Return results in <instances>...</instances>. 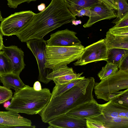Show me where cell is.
I'll return each instance as SVG.
<instances>
[{
  "instance_id": "28",
  "label": "cell",
  "mask_w": 128,
  "mask_h": 128,
  "mask_svg": "<svg viewBox=\"0 0 128 128\" xmlns=\"http://www.w3.org/2000/svg\"><path fill=\"white\" fill-rule=\"evenodd\" d=\"M114 35L118 36H128V26L116 28L113 27L108 31Z\"/></svg>"
},
{
  "instance_id": "20",
  "label": "cell",
  "mask_w": 128,
  "mask_h": 128,
  "mask_svg": "<svg viewBox=\"0 0 128 128\" xmlns=\"http://www.w3.org/2000/svg\"><path fill=\"white\" fill-rule=\"evenodd\" d=\"M64 0L69 10L74 16L77 11L83 8H90L100 2L99 0Z\"/></svg>"
},
{
  "instance_id": "40",
  "label": "cell",
  "mask_w": 128,
  "mask_h": 128,
  "mask_svg": "<svg viewBox=\"0 0 128 128\" xmlns=\"http://www.w3.org/2000/svg\"><path fill=\"white\" fill-rule=\"evenodd\" d=\"M127 2V1L128 0H126Z\"/></svg>"
},
{
  "instance_id": "1",
  "label": "cell",
  "mask_w": 128,
  "mask_h": 128,
  "mask_svg": "<svg viewBox=\"0 0 128 128\" xmlns=\"http://www.w3.org/2000/svg\"><path fill=\"white\" fill-rule=\"evenodd\" d=\"M76 19L64 0H52L47 7L35 14L16 35L22 42L32 39H42L50 32Z\"/></svg>"
},
{
  "instance_id": "35",
  "label": "cell",
  "mask_w": 128,
  "mask_h": 128,
  "mask_svg": "<svg viewBox=\"0 0 128 128\" xmlns=\"http://www.w3.org/2000/svg\"><path fill=\"white\" fill-rule=\"evenodd\" d=\"M33 88L34 90L36 91H39L42 89L40 82L38 81L36 82L34 85Z\"/></svg>"
},
{
  "instance_id": "21",
  "label": "cell",
  "mask_w": 128,
  "mask_h": 128,
  "mask_svg": "<svg viewBox=\"0 0 128 128\" xmlns=\"http://www.w3.org/2000/svg\"><path fill=\"white\" fill-rule=\"evenodd\" d=\"M128 54V50L116 48L108 49L106 61L107 63L114 64L118 66L122 59Z\"/></svg>"
},
{
  "instance_id": "22",
  "label": "cell",
  "mask_w": 128,
  "mask_h": 128,
  "mask_svg": "<svg viewBox=\"0 0 128 128\" xmlns=\"http://www.w3.org/2000/svg\"><path fill=\"white\" fill-rule=\"evenodd\" d=\"M84 78V76H81L64 84L55 85L51 93L50 98H54L63 93L76 85Z\"/></svg>"
},
{
  "instance_id": "2",
  "label": "cell",
  "mask_w": 128,
  "mask_h": 128,
  "mask_svg": "<svg viewBox=\"0 0 128 128\" xmlns=\"http://www.w3.org/2000/svg\"><path fill=\"white\" fill-rule=\"evenodd\" d=\"M95 83L93 77L84 78L63 93L50 98L39 114L42 121L48 123L80 105L94 100L92 93Z\"/></svg>"
},
{
  "instance_id": "14",
  "label": "cell",
  "mask_w": 128,
  "mask_h": 128,
  "mask_svg": "<svg viewBox=\"0 0 128 128\" xmlns=\"http://www.w3.org/2000/svg\"><path fill=\"white\" fill-rule=\"evenodd\" d=\"M49 128H87L86 119L72 116L66 114L61 115L48 123Z\"/></svg>"
},
{
  "instance_id": "34",
  "label": "cell",
  "mask_w": 128,
  "mask_h": 128,
  "mask_svg": "<svg viewBox=\"0 0 128 128\" xmlns=\"http://www.w3.org/2000/svg\"><path fill=\"white\" fill-rule=\"evenodd\" d=\"M108 8L117 10V6L111 0H99Z\"/></svg>"
},
{
  "instance_id": "10",
  "label": "cell",
  "mask_w": 128,
  "mask_h": 128,
  "mask_svg": "<svg viewBox=\"0 0 128 128\" xmlns=\"http://www.w3.org/2000/svg\"><path fill=\"white\" fill-rule=\"evenodd\" d=\"M31 120L20 116L17 112L8 111H0V128L19 127L35 128Z\"/></svg>"
},
{
  "instance_id": "17",
  "label": "cell",
  "mask_w": 128,
  "mask_h": 128,
  "mask_svg": "<svg viewBox=\"0 0 128 128\" xmlns=\"http://www.w3.org/2000/svg\"><path fill=\"white\" fill-rule=\"evenodd\" d=\"M100 104L102 114L106 116L114 117H128V107L111 102Z\"/></svg>"
},
{
  "instance_id": "16",
  "label": "cell",
  "mask_w": 128,
  "mask_h": 128,
  "mask_svg": "<svg viewBox=\"0 0 128 128\" xmlns=\"http://www.w3.org/2000/svg\"><path fill=\"white\" fill-rule=\"evenodd\" d=\"M101 123L104 128H128V118L105 116L103 114L87 118Z\"/></svg>"
},
{
  "instance_id": "26",
  "label": "cell",
  "mask_w": 128,
  "mask_h": 128,
  "mask_svg": "<svg viewBox=\"0 0 128 128\" xmlns=\"http://www.w3.org/2000/svg\"><path fill=\"white\" fill-rule=\"evenodd\" d=\"M117 6L118 12L116 18L112 22L115 24L125 13L128 12V4L126 0H117Z\"/></svg>"
},
{
  "instance_id": "29",
  "label": "cell",
  "mask_w": 128,
  "mask_h": 128,
  "mask_svg": "<svg viewBox=\"0 0 128 128\" xmlns=\"http://www.w3.org/2000/svg\"><path fill=\"white\" fill-rule=\"evenodd\" d=\"M115 24L113 27L121 28L128 26V12L125 13Z\"/></svg>"
},
{
  "instance_id": "9",
  "label": "cell",
  "mask_w": 128,
  "mask_h": 128,
  "mask_svg": "<svg viewBox=\"0 0 128 128\" xmlns=\"http://www.w3.org/2000/svg\"><path fill=\"white\" fill-rule=\"evenodd\" d=\"M76 32L68 29L58 30L50 35L49 39L46 41V45L50 46H70L81 44L76 36Z\"/></svg>"
},
{
  "instance_id": "7",
  "label": "cell",
  "mask_w": 128,
  "mask_h": 128,
  "mask_svg": "<svg viewBox=\"0 0 128 128\" xmlns=\"http://www.w3.org/2000/svg\"><path fill=\"white\" fill-rule=\"evenodd\" d=\"M28 48L32 52L36 58L38 64L39 75L38 80L47 84L51 81L47 79V76L52 72L51 70L46 68V62L45 49L46 41L42 39H32L26 42Z\"/></svg>"
},
{
  "instance_id": "18",
  "label": "cell",
  "mask_w": 128,
  "mask_h": 128,
  "mask_svg": "<svg viewBox=\"0 0 128 128\" xmlns=\"http://www.w3.org/2000/svg\"><path fill=\"white\" fill-rule=\"evenodd\" d=\"M104 39L108 49L116 48L128 50V36L114 35L108 31Z\"/></svg>"
},
{
  "instance_id": "23",
  "label": "cell",
  "mask_w": 128,
  "mask_h": 128,
  "mask_svg": "<svg viewBox=\"0 0 128 128\" xmlns=\"http://www.w3.org/2000/svg\"><path fill=\"white\" fill-rule=\"evenodd\" d=\"M13 70L11 60L4 51L0 50V75L12 73Z\"/></svg>"
},
{
  "instance_id": "36",
  "label": "cell",
  "mask_w": 128,
  "mask_h": 128,
  "mask_svg": "<svg viewBox=\"0 0 128 128\" xmlns=\"http://www.w3.org/2000/svg\"><path fill=\"white\" fill-rule=\"evenodd\" d=\"M38 8L39 11L42 12L46 8L45 4L43 3H42L38 6Z\"/></svg>"
},
{
  "instance_id": "24",
  "label": "cell",
  "mask_w": 128,
  "mask_h": 128,
  "mask_svg": "<svg viewBox=\"0 0 128 128\" xmlns=\"http://www.w3.org/2000/svg\"><path fill=\"white\" fill-rule=\"evenodd\" d=\"M109 99L111 102L128 107V88L123 91L111 93Z\"/></svg>"
},
{
  "instance_id": "3",
  "label": "cell",
  "mask_w": 128,
  "mask_h": 128,
  "mask_svg": "<svg viewBox=\"0 0 128 128\" xmlns=\"http://www.w3.org/2000/svg\"><path fill=\"white\" fill-rule=\"evenodd\" d=\"M14 93L6 109L29 115L39 114L48 103L51 96L48 88L36 91L33 87L26 85Z\"/></svg>"
},
{
  "instance_id": "30",
  "label": "cell",
  "mask_w": 128,
  "mask_h": 128,
  "mask_svg": "<svg viewBox=\"0 0 128 128\" xmlns=\"http://www.w3.org/2000/svg\"><path fill=\"white\" fill-rule=\"evenodd\" d=\"M38 0H7L8 6L14 8H17L18 6L22 3L27 2L29 3L32 1H36Z\"/></svg>"
},
{
  "instance_id": "13",
  "label": "cell",
  "mask_w": 128,
  "mask_h": 128,
  "mask_svg": "<svg viewBox=\"0 0 128 128\" xmlns=\"http://www.w3.org/2000/svg\"><path fill=\"white\" fill-rule=\"evenodd\" d=\"M66 114L76 118L86 119L98 116L102 113L100 104L94 99L76 107Z\"/></svg>"
},
{
  "instance_id": "6",
  "label": "cell",
  "mask_w": 128,
  "mask_h": 128,
  "mask_svg": "<svg viewBox=\"0 0 128 128\" xmlns=\"http://www.w3.org/2000/svg\"><path fill=\"white\" fill-rule=\"evenodd\" d=\"M35 13L31 10L16 12L3 18L0 26V32L3 35H16L32 18Z\"/></svg>"
},
{
  "instance_id": "15",
  "label": "cell",
  "mask_w": 128,
  "mask_h": 128,
  "mask_svg": "<svg viewBox=\"0 0 128 128\" xmlns=\"http://www.w3.org/2000/svg\"><path fill=\"white\" fill-rule=\"evenodd\" d=\"M11 60L13 67L12 73L20 74L26 65L24 61V53L16 46L6 47L2 49Z\"/></svg>"
},
{
  "instance_id": "5",
  "label": "cell",
  "mask_w": 128,
  "mask_h": 128,
  "mask_svg": "<svg viewBox=\"0 0 128 128\" xmlns=\"http://www.w3.org/2000/svg\"><path fill=\"white\" fill-rule=\"evenodd\" d=\"M128 88V72L120 70L114 75L95 83L94 92L98 99L107 101L113 92Z\"/></svg>"
},
{
  "instance_id": "11",
  "label": "cell",
  "mask_w": 128,
  "mask_h": 128,
  "mask_svg": "<svg viewBox=\"0 0 128 128\" xmlns=\"http://www.w3.org/2000/svg\"><path fill=\"white\" fill-rule=\"evenodd\" d=\"M83 73L76 74L72 68L69 67L67 65H62L52 70L46 78L53 81L56 85H62L80 77Z\"/></svg>"
},
{
  "instance_id": "27",
  "label": "cell",
  "mask_w": 128,
  "mask_h": 128,
  "mask_svg": "<svg viewBox=\"0 0 128 128\" xmlns=\"http://www.w3.org/2000/svg\"><path fill=\"white\" fill-rule=\"evenodd\" d=\"M12 94L10 89L4 86H0V104L12 99Z\"/></svg>"
},
{
  "instance_id": "39",
  "label": "cell",
  "mask_w": 128,
  "mask_h": 128,
  "mask_svg": "<svg viewBox=\"0 0 128 128\" xmlns=\"http://www.w3.org/2000/svg\"><path fill=\"white\" fill-rule=\"evenodd\" d=\"M3 19L2 16L1 15V11L0 10V21L2 22Z\"/></svg>"
},
{
  "instance_id": "33",
  "label": "cell",
  "mask_w": 128,
  "mask_h": 128,
  "mask_svg": "<svg viewBox=\"0 0 128 128\" xmlns=\"http://www.w3.org/2000/svg\"><path fill=\"white\" fill-rule=\"evenodd\" d=\"M90 8H83L76 11L75 16L80 17L85 16L90 17Z\"/></svg>"
},
{
  "instance_id": "12",
  "label": "cell",
  "mask_w": 128,
  "mask_h": 128,
  "mask_svg": "<svg viewBox=\"0 0 128 128\" xmlns=\"http://www.w3.org/2000/svg\"><path fill=\"white\" fill-rule=\"evenodd\" d=\"M90 14L87 22L83 25L84 28L91 26L100 21L110 19L116 18L117 14L113 9L108 8L102 2H100L90 9Z\"/></svg>"
},
{
  "instance_id": "31",
  "label": "cell",
  "mask_w": 128,
  "mask_h": 128,
  "mask_svg": "<svg viewBox=\"0 0 128 128\" xmlns=\"http://www.w3.org/2000/svg\"><path fill=\"white\" fill-rule=\"evenodd\" d=\"M118 67L120 70L128 72V54L122 59Z\"/></svg>"
},
{
  "instance_id": "32",
  "label": "cell",
  "mask_w": 128,
  "mask_h": 128,
  "mask_svg": "<svg viewBox=\"0 0 128 128\" xmlns=\"http://www.w3.org/2000/svg\"><path fill=\"white\" fill-rule=\"evenodd\" d=\"M86 120L87 128H104L103 126L100 123L88 119Z\"/></svg>"
},
{
  "instance_id": "19",
  "label": "cell",
  "mask_w": 128,
  "mask_h": 128,
  "mask_svg": "<svg viewBox=\"0 0 128 128\" xmlns=\"http://www.w3.org/2000/svg\"><path fill=\"white\" fill-rule=\"evenodd\" d=\"M19 75L13 73L0 75V82L4 86L17 91L25 85L20 78Z\"/></svg>"
},
{
  "instance_id": "4",
  "label": "cell",
  "mask_w": 128,
  "mask_h": 128,
  "mask_svg": "<svg viewBox=\"0 0 128 128\" xmlns=\"http://www.w3.org/2000/svg\"><path fill=\"white\" fill-rule=\"evenodd\" d=\"M84 48L81 44L72 46H50L46 45L45 52L46 68L53 70L62 65H67L77 60Z\"/></svg>"
},
{
  "instance_id": "38",
  "label": "cell",
  "mask_w": 128,
  "mask_h": 128,
  "mask_svg": "<svg viewBox=\"0 0 128 128\" xmlns=\"http://www.w3.org/2000/svg\"><path fill=\"white\" fill-rule=\"evenodd\" d=\"M72 24L74 25H77L79 24H81L82 22L80 20H74L72 22Z\"/></svg>"
},
{
  "instance_id": "8",
  "label": "cell",
  "mask_w": 128,
  "mask_h": 128,
  "mask_svg": "<svg viewBox=\"0 0 128 128\" xmlns=\"http://www.w3.org/2000/svg\"><path fill=\"white\" fill-rule=\"evenodd\" d=\"M108 50L104 39H101L84 48L79 58L73 64L82 66L93 62L106 61Z\"/></svg>"
},
{
  "instance_id": "25",
  "label": "cell",
  "mask_w": 128,
  "mask_h": 128,
  "mask_svg": "<svg viewBox=\"0 0 128 128\" xmlns=\"http://www.w3.org/2000/svg\"><path fill=\"white\" fill-rule=\"evenodd\" d=\"M118 66L116 65L107 63L98 73V76L100 80H101L115 74L118 70Z\"/></svg>"
},
{
  "instance_id": "37",
  "label": "cell",
  "mask_w": 128,
  "mask_h": 128,
  "mask_svg": "<svg viewBox=\"0 0 128 128\" xmlns=\"http://www.w3.org/2000/svg\"><path fill=\"white\" fill-rule=\"evenodd\" d=\"M2 36L3 35L0 32V50H2L3 47L4 46L3 44Z\"/></svg>"
}]
</instances>
